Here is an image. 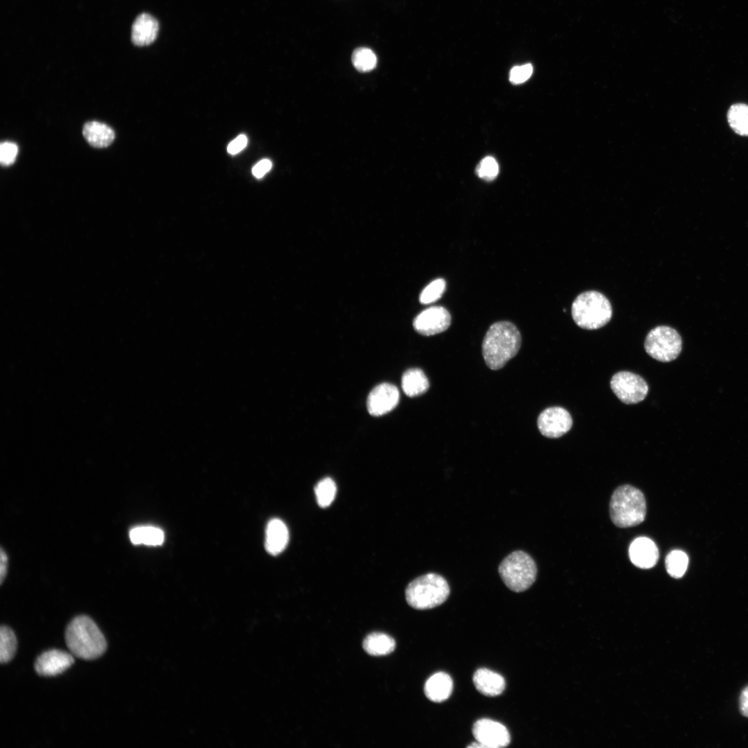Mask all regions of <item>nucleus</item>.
Masks as SVG:
<instances>
[{"label": "nucleus", "mask_w": 748, "mask_h": 748, "mask_svg": "<svg viewBox=\"0 0 748 748\" xmlns=\"http://www.w3.org/2000/svg\"><path fill=\"white\" fill-rule=\"evenodd\" d=\"M272 163L269 159H262L258 162L252 168V174L257 178L262 177L271 168Z\"/></svg>", "instance_id": "nucleus-33"}, {"label": "nucleus", "mask_w": 748, "mask_h": 748, "mask_svg": "<svg viewBox=\"0 0 748 748\" xmlns=\"http://www.w3.org/2000/svg\"><path fill=\"white\" fill-rule=\"evenodd\" d=\"M571 314L575 323L586 330H596L611 319L612 309L609 300L596 291L579 294L572 303Z\"/></svg>", "instance_id": "nucleus-5"}, {"label": "nucleus", "mask_w": 748, "mask_h": 748, "mask_svg": "<svg viewBox=\"0 0 748 748\" xmlns=\"http://www.w3.org/2000/svg\"><path fill=\"white\" fill-rule=\"evenodd\" d=\"M289 540V532L285 524L278 518L271 519L266 528L265 549L271 555H276L286 547Z\"/></svg>", "instance_id": "nucleus-17"}, {"label": "nucleus", "mask_w": 748, "mask_h": 748, "mask_svg": "<svg viewBox=\"0 0 748 748\" xmlns=\"http://www.w3.org/2000/svg\"><path fill=\"white\" fill-rule=\"evenodd\" d=\"M449 592V587L445 578L438 573H428L409 583L405 590V597L411 607L427 609L443 603Z\"/></svg>", "instance_id": "nucleus-4"}, {"label": "nucleus", "mask_w": 748, "mask_h": 748, "mask_svg": "<svg viewBox=\"0 0 748 748\" xmlns=\"http://www.w3.org/2000/svg\"><path fill=\"white\" fill-rule=\"evenodd\" d=\"M399 398V391L395 386L389 383L380 384L368 396V411L374 416L386 414L398 405Z\"/></svg>", "instance_id": "nucleus-12"}, {"label": "nucleus", "mask_w": 748, "mask_h": 748, "mask_svg": "<svg viewBox=\"0 0 748 748\" xmlns=\"http://www.w3.org/2000/svg\"><path fill=\"white\" fill-rule=\"evenodd\" d=\"M446 288V283L443 278H437L431 281L421 292L420 302L422 304H429L438 300L443 294Z\"/></svg>", "instance_id": "nucleus-28"}, {"label": "nucleus", "mask_w": 748, "mask_h": 748, "mask_svg": "<svg viewBox=\"0 0 748 748\" xmlns=\"http://www.w3.org/2000/svg\"><path fill=\"white\" fill-rule=\"evenodd\" d=\"M130 538L134 544L157 546L163 543L164 534L161 529L154 526H136L130 531Z\"/></svg>", "instance_id": "nucleus-22"}, {"label": "nucleus", "mask_w": 748, "mask_h": 748, "mask_svg": "<svg viewBox=\"0 0 748 748\" xmlns=\"http://www.w3.org/2000/svg\"><path fill=\"white\" fill-rule=\"evenodd\" d=\"M532 73L533 66L531 64L516 66L510 70L509 80L513 84H520L526 81Z\"/></svg>", "instance_id": "nucleus-31"}, {"label": "nucleus", "mask_w": 748, "mask_h": 748, "mask_svg": "<svg viewBox=\"0 0 748 748\" xmlns=\"http://www.w3.org/2000/svg\"><path fill=\"white\" fill-rule=\"evenodd\" d=\"M688 564V558L682 551L673 550L666 556L665 564L668 574L675 578H679L685 573Z\"/></svg>", "instance_id": "nucleus-24"}, {"label": "nucleus", "mask_w": 748, "mask_h": 748, "mask_svg": "<svg viewBox=\"0 0 748 748\" xmlns=\"http://www.w3.org/2000/svg\"><path fill=\"white\" fill-rule=\"evenodd\" d=\"M17 639L13 631L8 626L0 628V661L7 663L14 657L17 650Z\"/></svg>", "instance_id": "nucleus-25"}, {"label": "nucleus", "mask_w": 748, "mask_h": 748, "mask_svg": "<svg viewBox=\"0 0 748 748\" xmlns=\"http://www.w3.org/2000/svg\"><path fill=\"white\" fill-rule=\"evenodd\" d=\"M73 663V654L60 650H51L37 659L35 669L40 675L55 676L66 670Z\"/></svg>", "instance_id": "nucleus-13"}, {"label": "nucleus", "mask_w": 748, "mask_h": 748, "mask_svg": "<svg viewBox=\"0 0 748 748\" xmlns=\"http://www.w3.org/2000/svg\"><path fill=\"white\" fill-rule=\"evenodd\" d=\"M429 387V380L420 368H410L402 377V388L409 397H416L425 393Z\"/></svg>", "instance_id": "nucleus-20"}, {"label": "nucleus", "mask_w": 748, "mask_h": 748, "mask_svg": "<svg viewBox=\"0 0 748 748\" xmlns=\"http://www.w3.org/2000/svg\"><path fill=\"white\" fill-rule=\"evenodd\" d=\"M65 641L73 655L87 660L99 657L107 648L106 640L96 624L84 615L74 618L68 625Z\"/></svg>", "instance_id": "nucleus-2"}, {"label": "nucleus", "mask_w": 748, "mask_h": 748, "mask_svg": "<svg viewBox=\"0 0 748 748\" xmlns=\"http://www.w3.org/2000/svg\"><path fill=\"white\" fill-rule=\"evenodd\" d=\"M318 505L321 508L329 506L333 501L337 492L335 481L330 477L319 481L314 488Z\"/></svg>", "instance_id": "nucleus-27"}, {"label": "nucleus", "mask_w": 748, "mask_h": 748, "mask_svg": "<svg viewBox=\"0 0 748 748\" xmlns=\"http://www.w3.org/2000/svg\"><path fill=\"white\" fill-rule=\"evenodd\" d=\"M609 514L612 522L619 528L640 524L646 515V501L643 492L630 485L618 487L611 497Z\"/></svg>", "instance_id": "nucleus-3"}, {"label": "nucleus", "mask_w": 748, "mask_h": 748, "mask_svg": "<svg viewBox=\"0 0 748 748\" xmlns=\"http://www.w3.org/2000/svg\"><path fill=\"white\" fill-rule=\"evenodd\" d=\"M610 386L616 396L625 404H636L643 400L648 392L646 382L639 375L620 371L613 375Z\"/></svg>", "instance_id": "nucleus-8"}, {"label": "nucleus", "mask_w": 748, "mask_h": 748, "mask_svg": "<svg viewBox=\"0 0 748 748\" xmlns=\"http://www.w3.org/2000/svg\"><path fill=\"white\" fill-rule=\"evenodd\" d=\"M362 646L370 655L383 656L390 654L395 650V642L386 634L373 632L366 636Z\"/></svg>", "instance_id": "nucleus-21"}, {"label": "nucleus", "mask_w": 748, "mask_h": 748, "mask_svg": "<svg viewBox=\"0 0 748 748\" xmlns=\"http://www.w3.org/2000/svg\"><path fill=\"white\" fill-rule=\"evenodd\" d=\"M247 143V136L244 134H240L229 144L227 152L231 154H235L243 150Z\"/></svg>", "instance_id": "nucleus-32"}, {"label": "nucleus", "mask_w": 748, "mask_h": 748, "mask_svg": "<svg viewBox=\"0 0 748 748\" xmlns=\"http://www.w3.org/2000/svg\"><path fill=\"white\" fill-rule=\"evenodd\" d=\"M682 341L679 333L666 326H657L646 336L644 348L652 358L663 362L675 359L679 355Z\"/></svg>", "instance_id": "nucleus-7"}, {"label": "nucleus", "mask_w": 748, "mask_h": 748, "mask_svg": "<svg viewBox=\"0 0 748 748\" xmlns=\"http://www.w3.org/2000/svg\"><path fill=\"white\" fill-rule=\"evenodd\" d=\"M498 163L492 157L484 158L477 168V173L479 177L486 181L494 179L498 175Z\"/></svg>", "instance_id": "nucleus-29"}, {"label": "nucleus", "mask_w": 748, "mask_h": 748, "mask_svg": "<svg viewBox=\"0 0 748 748\" xmlns=\"http://www.w3.org/2000/svg\"><path fill=\"white\" fill-rule=\"evenodd\" d=\"M472 733L477 742L483 748H501L508 746L510 737L502 724L487 718L477 720L473 725Z\"/></svg>", "instance_id": "nucleus-9"}, {"label": "nucleus", "mask_w": 748, "mask_h": 748, "mask_svg": "<svg viewBox=\"0 0 748 748\" xmlns=\"http://www.w3.org/2000/svg\"><path fill=\"white\" fill-rule=\"evenodd\" d=\"M522 343L520 332L510 321H498L490 326L483 338L482 354L492 370L503 368L518 353Z\"/></svg>", "instance_id": "nucleus-1"}, {"label": "nucleus", "mask_w": 748, "mask_h": 748, "mask_svg": "<svg viewBox=\"0 0 748 748\" xmlns=\"http://www.w3.org/2000/svg\"><path fill=\"white\" fill-rule=\"evenodd\" d=\"M82 134L91 146L98 148L109 146L115 138V134L112 127L98 121L86 123L83 127Z\"/></svg>", "instance_id": "nucleus-19"}, {"label": "nucleus", "mask_w": 748, "mask_h": 748, "mask_svg": "<svg viewBox=\"0 0 748 748\" xmlns=\"http://www.w3.org/2000/svg\"><path fill=\"white\" fill-rule=\"evenodd\" d=\"M453 689L451 677L443 672L431 675L425 682L424 692L426 697L434 702H442L449 698Z\"/></svg>", "instance_id": "nucleus-18"}, {"label": "nucleus", "mask_w": 748, "mask_h": 748, "mask_svg": "<svg viewBox=\"0 0 748 748\" xmlns=\"http://www.w3.org/2000/svg\"><path fill=\"white\" fill-rule=\"evenodd\" d=\"M351 60L354 67L361 72L370 71L377 64L376 55L371 49L366 47L355 49Z\"/></svg>", "instance_id": "nucleus-26"}, {"label": "nucleus", "mask_w": 748, "mask_h": 748, "mask_svg": "<svg viewBox=\"0 0 748 748\" xmlns=\"http://www.w3.org/2000/svg\"><path fill=\"white\" fill-rule=\"evenodd\" d=\"M473 683L479 693L489 697L500 695L506 686L501 675L487 668H480L474 673Z\"/></svg>", "instance_id": "nucleus-16"}, {"label": "nucleus", "mask_w": 748, "mask_h": 748, "mask_svg": "<svg viewBox=\"0 0 748 748\" xmlns=\"http://www.w3.org/2000/svg\"><path fill=\"white\" fill-rule=\"evenodd\" d=\"M629 557L634 565L640 569H650L659 560V550L655 543L646 537L632 541L629 547Z\"/></svg>", "instance_id": "nucleus-14"}, {"label": "nucleus", "mask_w": 748, "mask_h": 748, "mask_svg": "<svg viewBox=\"0 0 748 748\" xmlns=\"http://www.w3.org/2000/svg\"><path fill=\"white\" fill-rule=\"evenodd\" d=\"M159 31L157 20L148 13L139 15L132 27V42L139 46L152 44L156 39Z\"/></svg>", "instance_id": "nucleus-15"}, {"label": "nucleus", "mask_w": 748, "mask_h": 748, "mask_svg": "<svg viewBox=\"0 0 748 748\" xmlns=\"http://www.w3.org/2000/svg\"><path fill=\"white\" fill-rule=\"evenodd\" d=\"M18 153V146L10 141L2 142L0 145V161L1 165L8 166L12 164Z\"/></svg>", "instance_id": "nucleus-30"}, {"label": "nucleus", "mask_w": 748, "mask_h": 748, "mask_svg": "<svg viewBox=\"0 0 748 748\" xmlns=\"http://www.w3.org/2000/svg\"><path fill=\"white\" fill-rule=\"evenodd\" d=\"M498 570L504 583L515 592L528 589L535 581L537 573L534 560L523 551H515L507 555Z\"/></svg>", "instance_id": "nucleus-6"}, {"label": "nucleus", "mask_w": 748, "mask_h": 748, "mask_svg": "<svg viewBox=\"0 0 748 748\" xmlns=\"http://www.w3.org/2000/svg\"><path fill=\"white\" fill-rule=\"evenodd\" d=\"M727 119L733 130L741 136H748V105L738 103L731 106Z\"/></svg>", "instance_id": "nucleus-23"}, {"label": "nucleus", "mask_w": 748, "mask_h": 748, "mask_svg": "<svg viewBox=\"0 0 748 748\" xmlns=\"http://www.w3.org/2000/svg\"><path fill=\"white\" fill-rule=\"evenodd\" d=\"M572 418L570 413L560 407H552L544 409L537 418V427L540 433L548 438H556L570 430Z\"/></svg>", "instance_id": "nucleus-10"}, {"label": "nucleus", "mask_w": 748, "mask_h": 748, "mask_svg": "<svg viewBox=\"0 0 748 748\" xmlns=\"http://www.w3.org/2000/svg\"><path fill=\"white\" fill-rule=\"evenodd\" d=\"M738 702L741 715L748 718V685L742 690Z\"/></svg>", "instance_id": "nucleus-34"}, {"label": "nucleus", "mask_w": 748, "mask_h": 748, "mask_svg": "<svg viewBox=\"0 0 748 748\" xmlns=\"http://www.w3.org/2000/svg\"><path fill=\"white\" fill-rule=\"evenodd\" d=\"M0 559V582L2 584L8 569V556L3 548H1Z\"/></svg>", "instance_id": "nucleus-35"}, {"label": "nucleus", "mask_w": 748, "mask_h": 748, "mask_svg": "<svg viewBox=\"0 0 748 748\" xmlns=\"http://www.w3.org/2000/svg\"><path fill=\"white\" fill-rule=\"evenodd\" d=\"M451 315L443 306L430 307L418 314L413 321L416 332L425 336L445 331L451 324Z\"/></svg>", "instance_id": "nucleus-11"}]
</instances>
